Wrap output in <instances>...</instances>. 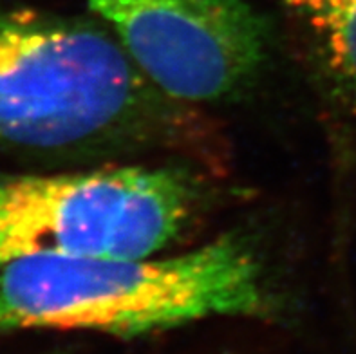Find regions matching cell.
<instances>
[{"instance_id": "cell-2", "label": "cell", "mask_w": 356, "mask_h": 354, "mask_svg": "<svg viewBox=\"0 0 356 354\" xmlns=\"http://www.w3.org/2000/svg\"><path fill=\"white\" fill-rule=\"evenodd\" d=\"M140 74L120 42L96 27L4 13L0 143L65 148L116 132L140 107Z\"/></svg>"}, {"instance_id": "cell-3", "label": "cell", "mask_w": 356, "mask_h": 354, "mask_svg": "<svg viewBox=\"0 0 356 354\" xmlns=\"http://www.w3.org/2000/svg\"><path fill=\"white\" fill-rule=\"evenodd\" d=\"M192 188L174 170L0 177V266L18 257L141 259L176 237Z\"/></svg>"}, {"instance_id": "cell-1", "label": "cell", "mask_w": 356, "mask_h": 354, "mask_svg": "<svg viewBox=\"0 0 356 354\" xmlns=\"http://www.w3.org/2000/svg\"><path fill=\"white\" fill-rule=\"evenodd\" d=\"M270 307L261 262L234 235L158 260L35 253L0 266V332L132 337L208 316H261Z\"/></svg>"}, {"instance_id": "cell-6", "label": "cell", "mask_w": 356, "mask_h": 354, "mask_svg": "<svg viewBox=\"0 0 356 354\" xmlns=\"http://www.w3.org/2000/svg\"><path fill=\"white\" fill-rule=\"evenodd\" d=\"M2 20H4V13H0V26H2Z\"/></svg>"}, {"instance_id": "cell-5", "label": "cell", "mask_w": 356, "mask_h": 354, "mask_svg": "<svg viewBox=\"0 0 356 354\" xmlns=\"http://www.w3.org/2000/svg\"><path fill=\"white\" fill-rule=\"evenodd\" d=\"M321 54L337 89L356 107V0H279Z\"/></svg>"}, {"instance_id": "cell-4", "label": "cell", "mask_w": 356, "mask_h": 354, "mask_svg": "<svg viewBox=\"0 0 356 354\" xmlns=\"http://www.w3.org/2000/svg\"><path fill=\"white\" fill-rule=\"evenodd\" d=\"M138 71L179 102L221 99L257 72L266 26L244 0H89Z\"/></svg>"}]
</instances>
